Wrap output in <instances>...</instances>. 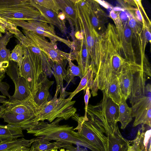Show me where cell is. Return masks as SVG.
Instances as JSON below:
<instances>
[{
	"label": "cell",
	"instance_id": "obj_1",
	"mask_svg": "<svg viewBox=\"0 0 151 151\" xmlns=\"http://www.w3.org/2000/svg\"><path fill=\"white\" fill-rule=\"evenodd\" d=\"M100 61L98 70L89 88L93 96L104 90L125 69L137 63L130 61L125 55L118 37L104 36L99 44Z\"/></svg>",
	"mask_w": 151,
	"mask_h": 151
},
{
	"label": "cell",
	"instance_id": "obj_2",
	"mask_svg": "<svg viewBox=\"0 0 151 151\" xmlns=\"http://www.w3.org/2000/svg\"><path fill=\"white\" fill-rule=\"evenodd\" d=\"M147 76L143 69L134 75L129 97L132 105V116L135 118L134 127L143 124L151 127V85L150 83L145 84Z\"/></svg>",
	"mask_w": 151,
	"mask_h": 151
},
{
	"label": "cell",
	"instance_id": "obj_3",
	"mask_svg": "<svg viewBox=\"0 0 151 151\" xmlns=\"http://www.w3.org/2000/svg\"><path fill=\"white\" fill-rule=\"evenodd\" d=\"M73 1L77 12L80 30L83 35L90 57V67L94 77L99 63V40L101 35L96 31L91 24L87 1Z\"/></svg>",
	"mask_w": 151,
	"mask_h": 151
},
{
	"label": "cell",
	"instance_id": "obj_4",
	"mask_svg": "<svg viewBox=\"0 0 151 151\" xmlns=\"http://www.w3.org/2000/svg\"><path fill=\"white\" fill-rule=\"evenodd\" d=\"M63 119L62 118H57L50 123L39 121L35 126L27 130V132L41 137L49 142L55 140L64 143L78 145L90 150L93 149V146L91 144L75 135L73 127L67 124L59 125L60 122Z\"/></svg>",
	"mask_w": 151,
	"mask_h": 151
},
{
	"label": "cell",
	"instance_id": "obj_5",
	"mask_svg": "<svg viewBox=\"0 0 151 151\" xmlns=\"http://www.w3.org/2000/svg\"><path fill=\"white\" fill-rule=\"evenodd\" d=\"M22 46L24 58L21 65L19 67V73L27 80L32 94L34 96L43 80L50 76V70L40 56Z\"/></svg>",
	"mask_w": 151,
	"mask_h": 151
},
{
	"label": "cell",
	"instance_id": "obj_6",
	"mask_svg": "<svg viewBox=\"0 0 151 151\" xmlns=\"http://www.w3.org/2000/svg\"><path fill=\"white\" fill-rule=\"evenodd\" d=\"M8 31L14 34L22 45L37 47L53 62L60 63L64 60L70 59V53L60 50L58 48L56 43L49 42L44 37L23 29L22 31L24 35L14 25H13Z\"/></svg>",
	"mask_w": 151,
	"mask_h": 151
},
{
	"label": "cell",
	"instance_id": "obj_7",
	"mask_svg": "<svg viewBox=\"0 0 151 151\" xmlns=\"http://www.w3.org/2000/svg\"><path fill=\"white\" fill-rule=\"evenodd\" d=\"M0 17L7 21L36 20L46 22L30 0H0Z\"/></svg>",
	"mask_w": 151,
	"mask_h": 151
},
{
	"label": "cell",
	"instance_id": "obj_8",
	"mask_svg": "<svg viewBox=\"0 0 151 151\" xmlns=\"http://www.w3.org/2000/svg\"><path fill=\"white\" fill-rule=\"evenodd\" d=\"M59 91L56 90L54 97L42 107L38 112L39 121L47 120L50 123L56 118H62L67 120L76 114V108L73 106L76 101L68 98L57 96Z\"/></svg>",
	"mask_w": 151,
	"mask_h": 151
},
{
	"label": "cell",
	"instance_id": "obj_9",
	"mask_svg": "<svg viewBox=\"0 0 151 151\" xmlns=\"http://www.w3.org/2000/svg\"><path fill=\"white\" fill-rule=\"evenodd\" d=\"M17 26L22 27L23 29L31 31L40 36L48 38L50 42L56 43L57 41L61 42L69 47L72 50L73 47V42L62 38L57 35L54 27L51 24L49 25L45 22L36 20H17L9 21Z\"/></svg>",
	"mask_w": 151,
	"mask_h": 151
},
{
	"label": "cell",
	"instance_id": "obj_10",
	"mask_svg": "<svg viewBox=\"0 0 151 151\" xmlns=\"http://www.w3.org/2000/svg\"><path fill=\"white\" fill-rule=\"evenodd\" d=\"M6 73L15 86L14 93L9 98L8 102L22 101L32 95L27 80L20 75L19 66L16 63L10 60Z\"/></svg>",
	"mask_w": 151,
	"mask_h": 151
},
{
	"label": "cell",
	"instance_id": "obj_11",
	"mask_svg": "<svg viewBox=\"0 0 151 151\" xmlns=\"http://www.w3.org/2000/svg\"><path fill=\"white\" fill-rule=\"evenodd\" d=\"M8 125L27 131L35 126L39 121L38 114H14L4 110L0 114Z\"/></svg>",
	"mask_w": 151,
	"mask_h": 151
},
{
	"label": "cell",
	"instance_id": "obj_12",
	"mask_svg": "<svg viewBox=\"0 0 151 151\" xmlns=\"http://www.w3.org/2000/svg\"><path fill=\"white\" fill-rule=\"evenodd\" d=\"M73 48L70 53V60H76L81 68L84 76L90 67L91 59L84 37L80 39H75L73 41Z\"/></svg>",
	"mask_w": 151,
	"mask_h": 151
},
{
	"label": "cell",
	"instance_id": "obj_13",
	"mask_svg": "<svg viewBox=\"0 0 151 151\" xmlns=\"http://www.w3.org/2000/svg\"><path fill=\"white\" fill-rule=\"evenodd\" d=\"M86 1L91 24L96 31L101 35L106 30V24L108 22L107 15L95 0Z\"/></svg>",
	"mask_w": 151,
	"mask_h": 151
},
{
	"label": "cell",
	"instance_id": "obj_14",
	"mask_svg": "<svg viewBox=\"0 0 151 151\" xmlns=\"http://www.w3.org/2000/svg\"><path fill=\"white\" fill-rule=\"evenodd\" d=\"M1 103L5 105L4 111L14 114H38L41 108L35 102L32 95L22 101L9 102L7 101Z\"/></svg>",
	"mask_w": 151,
	"mask_h": 151
},
{
	"label": "cell",
	"instance_id": "obj_15",
	"mask_svg": "<svg viewBox=\"0 0 151 151\" xmlns=\"http://www.w3.org/2000/svg\"><path fill=\"white\" fill-rule=\"evenodd\" d=\"M142 68L148 72L141 64L137 63L124 70L119 77L122 95L125 100L130 95L135 74Z\"/></svg>",
	"mask_w": 151,
	"mask_h": 151
},
{
	"label": "cell",
	"instance_id": "obj_16",
	"mask_svg": "<svg viewBox=\"0 0 151 151\" xmlns=\"http://www.w3.org/2000/svg\"><path fill=\"white\" fill-rule=\"evenodd\" d=\"M142 27L140 35L138 39L137 42L139 50L140 56V64L144 67L150 66L145 55V49L149 42L151 43V26L150 20L145 19L142 15Z\"/></svg>",
	"mask_w": 151,
	"mask_h": 151
},
{
	"label": "cell",
	"instance_id": "obj_17",
	"mask_svg": "<svg viewBox=\"0 0 151 151\" xmlns=\"http://www.w3.org/2000/svg\"><path fill=\"white\" fill-rule=\"evenodd\" d=\"M123 27L122 39L120 42L126 57L131 62L137 63L132 45V30L128 24V18L125 17L120 19Z\"/></svg>",
	"mask_w": 151,
	"mask_h": 151
},
{
	"label": "cell",
	"instance_id": "obj_18",
	"mask_svg": "<svg viewBox=\"0 0 151 151\" xmlns=\"http://www.w3.org/2000/svg\"><path fill=\"white\" fill-rule=\"evenodd\" d=\"M68 62L67 60H64L60 63L53 62L50 60V61L51 67L52 70V74L56 82V90L59 91L60 97L65 98L70 93L65 91V88H64L63 85V80L67 81V70L65 69V67Z\"/></svg>",
	"mask_w": 151,
	"mask_h": 151
},
{
	"label": "cell",
	"instance_id": "obj_19",
	"mask_svg": "<svg viewBox=\"0 0 151 151\" xmlns=\"http://www.w3.org/2000/svg\"><path fill=\"white\" fill-rule=\"evenodd\" d=\"M59 10L65 15L72 28L75 27V33L80 32L79 27L77 13L73 0H55Z\"/></svg>",
	"mask_w": 151,
	"mask_h": 151
},
{
	"label": "cell",
	"instance_id": "obj_20",
	"mask_svg": "<svg viewBox=\"0 0 151 151\" xmlns=\"http://www.w3.org/2000/svg\"><path fill=\"white\" fill-rule=\"evenodd\" d=\"M30 1L31 5L40 12L43 18L47 23L55 25L61 32L66 34L67 28L65 21L60 20L58 17V14L51 9L46 8L36 4L33 0H30Z\"/></svg>",
	"mask_w": 151,
	"mask_h": 151
},
{
	"label": "cell",
	"instance_id": "obj_21",
	"mask_svg": "<svg viewBox=\"0 0 151 151\" xmlns=\"http://www.w3.org/2000/svg\"><path fill=\"white\" fill-rule=\"evenodd\" d=\"M144 125L142 124L134 140L129 141L127 151H147L148 143L151 139V129L145 132Z\"/></svg>",
	"mask_w": 151,
	"mask_h": 151
},
{
	"label": "cell",
	"instance_id": "obj_22",
	"mask_svg": "<svg viewBox=\"0 0 151 151\" xmlns=\"http://www.w3.org/2000/svg\"><path fill=\"white\" fill-rule=\"evenodd\" d=\"M54 83L53 81H50L46 77L42 82L36 94L33 96L35 102L41 107L52 99L49 89Z\"/></svg>",
	"mask_w": 151,
	"mask_h": 151
},
{
	"label": "cell",
	"instance_id": "obj_23",
	"mask_svg": "<svg viewBox=\"0 0 151 151\" xmlns=\"http://www.w3.org/2000/svg\"><path fill=\"white\" fill-rule=\"evenodd\" d=\"M38 137V139L32 144L29 151H58V149L61 147L72 145L59 141L51 143L41 137Z\"/></svg>",
	"mask_w": 151,
	"mask_h": 151
},
{
	"label": "cell",
	"instance_id": "obj_24",
	"mask_svg": "<svg viewBox=\"0 0 151 151\" xmlns=\"http://www.w3.org/2000/svg\"><path fill=\"white\" fill-rule=\"evenodd\" d=\"M14 35L7 31L3 35L0 37V68L6 70L9 65L11 53L6 46Z\"/></svg>",
	"mask_w": 151,
	"mask_h": 151
},
{
	"label": "cell",
	"instance_id": "obj_25",
	"mask_svg": "<svg viewBox=\"0 0 151 151\" xmlns=\"http://www.w3.org/2000/svg\"><path fill=\"white\" fill-rule=\"evenodd\" d=\"M119 107V116L116 120L120 122L121 124V129H124L132 121V109L129 107L124 98L118 104Z\"/></svg>",
	"mask_w": 151,
	"mask_h": 151
},
{
	"label": "cell",
	"instance_id": "obj_26",
	"mask_svg": "<svg viewBox=\"0 0 151 151\" xmlns=\"http://www.w3.org/2000/svg\"><path fill=\"white\" fill-rule=\"evenodd\" d=\"M38 137L26 139L23 137L20 139H11L0 140V151H3L14 147L23 146L29 147Z\"/></svg>",
	"mask_w": 151,
	"mask_h": 151
},
{
	"label": "cell",
	"instance_id": "obj_27",
	"mask_svg": "<svg viewBox=\"0 0 151 151\" xmlns=\"http://www.w3.org/2000/svg\"><path fill=\"white\" fill-rule=\"evenodd\" d=\"M103 90L105 91L108 97L118 105L123 98L121 92L119 77L112 80Z\"/></svg>",
	"mask_w": 151,
	"mask_h": 151
},
{
	"label": "cell",
	"instance_id": "obj_28",
	"mask_svg": "<svg viewBox=\"0 0 151 151\" xmlns=\"http://www.w3.org/2000/svg\"><path fill=\"white\" fill-rule=\"evenodd\" d=\"M24 136L21 129L8 125L0 124V140L17 139Z\"/></svg>",
	"mask_w": 151,
	"mask_h": 151
},
{
	"label": "cell",
	"instance_id": "obj_29",
	"mask_svg": "<svg viewBox=\"0 0 151 151\" xmlns=\"http://www.w3.org/2000/svg\"><path fill=\"white\" fill-rule=\"evenodd\" d=\"M102 91L105 98V109L106 114L108 117L111 120L116 121L119 116L118 105L107 96L104 90Z\"/></svg>",
	"mask_w": 151,
	"mask_h": 151
},
{
	"label": "cell",
	"instance_id": "obj_30",
	"mask_svg": "<svg viewBox=\"0 0 151 151\" xmlns=\"http://www.w3.org/2000/svg\"><path fill=\"white\" fill-rule=\"evenodd\" d=\"M67 60L68 63V66L67 70V78L66 82L68 84L72 81L74 77L78 76L81 79L83 77L81 68L79 66L75 65L69 58Z\"/></svg>",
	"mask_w": 151,
	"mask_h": 151
},
{
	"label": "cell",
	"instance_id": "obj_31",
	"mask_svg": "<svg viewBox=\"0 0 151 151\" xmlns=\"http://www.w3.org/2000/svg\"><path fill=\"white\" fill-rule=\"evenodd\" d=\"M109 16L114 22L118 38L121 42L123 36V27L119 13L113 8L109 12Z\"/></svg>",
	"mask_w": 151,
	"mask_h": 151
},
{
	"label": "cell",
	"instance_id": "obj_32",
	"mask_svg": "<svg viewBox=\"0 0 151 151\" xmlns=\"http://www.w3.org/2000/svg\"><path fill=\"white\" fill-rule=\"evenodd\" d=\"M91 71V69L89 68L86 74L81 79L80 82L76 89L73 92L70 93L68 97L70 99L72 100L76 94L82 90H83L85 91L87 87L89 88Z\"/></svg>",
	"mask_w": 151,
	"mask_h": 151
},
{
	"label": "cell",
	"instance_id": "obj_33",
	"mask_svg": "<svg viewBox=\"0 0 151 151\" xmlns=\"http://www.w3.org/2000/svg\"><path fill=\"white\" fill-rule=\"evenodd\" d=\"M23 46L20 42L17 44L10 54V60L16 63L19 67L21 65L24 58Z\"/></svg>",
	"mask_w": 151,
	"mask_h": 151
},
{
	"label": "cell",
	"instance_id": "obj_34",
	"mask_svg": "<svg viewBox=\"0 0 151 151\" xmlns=\"http://www.w3.org/2000/svg\"><path fill=\"white\" fill-rule=\"evenodd\" d=\"M40 6L51 9L58 14L59 9L55 0H33Z\"/></svg>",
	"mask_w": 151,
	"mask_h": 151
},
{
	"label": "cell",
	"instance_id": "obj_35",
	"mask_svg": "<svg viewBox=\"0 0 151 151\" xmlns=\"http://www.w3.org/2000/svg\"><path fill=\"white\" fill-rule=\"evenodd\" d=\"M9 88V85L6 82L0 81V91L3 96H7L9 98L11 96L8 93Z\"/></svg>",
	"mask_w": 151,
	"mask_h": 151
},
{
	"label": "cell",
	"instance_id": "obj_36",
	"mask_svg": "<svg viewBox=\"0 0 151 151\" xmlns=\"http://www.w3.org/2000/svg\"><path fill=\"white\" fill-rule=\"evenodd\" d=\"M12 23L7 21L0 17V32L4 34Z\"/></svg>",
	"mask_w": 151,
	"mask_h": 151
},
{
	"label": "cell",
	"instance_id": "obj_37",
	"mask_svg": "<svg viewBox=\"0 0 151 151\" xmlns=\"http://www.w3.org/2000/svg\"><path fill=\"white\" fill-rule=\"evenodd\" d=\"M90 89L88 87H87L86 90V93L84 96V99L85 103V114L83 118L86 119L87 117V109L88 106V104L89 99L90 98L91 93L90 91Z\"/></svg>",
	"mask_w": 151,
	"mask_h": 151
},
{
	"label": "cell",
	"instance_id": "obj_38",
	"mask_svg": "<svg viewBox=\"0 0 151 151\" xmlns=\"http://www.w3.org/2000/svg\"><path fill=\"white\" fill-rule=\"evenodd\" d=\"M30 148L23 146L14 147L3 151H29Z\"/></svg>",
	"mask_w": 151,
	"mask_h": 151
},
{
	"label": "cell",
	"instance_id": "obj_39",
	"mask_svg": "<svg viewBox=\"0 0 151 151\" xmlns=\"http://www.w3.org/2000/svg\"><path fill=\"white\" fill-rule=\"evenodd\" d=\"M99 4H101L106 9H112L113 8L109 3L107 2L101 0H95Z\"/></svg>",
	"mask_w": 151,
	"mask_h": 151
},
{
	"label": "cell",
	"instance_id": "obj_40",
	"mask_svg": "<svg viewBox=\"0 0 151 151\" xmlns=\"http://www.w3.org/2000/svg\"><path fill=\"white\" fill-rule=\"evenodd\" d=\"M58 15L59 18L60 20L62 21H65L64 20L65 17L64 14L62 12L59 13Z\"/></svg>",
	"mask_w": 151,
	"mask_h": 151
},
{
	"label": "cell",
	"instance_id": "obj_41",
	"mask_svg": "<svg viewBox=\"0 0 151 151\" xmlns=\"http://www.w3.org/2000/svg\"><path fill=\"white\" fill-rule=\"evenodd\" d=\"M8 100H7V98L6 96H4L3 95H0V103L2 101H7Z\"/></svg>",
	"mask_w": 151,
	"mask_h": 151
},
{
	"label": "cell",
	"instance_id": "obj_42",
	"mask_svg": "<svg viewBox=\"0 0 151 151\" xmlns=\"http://www.w3.org/2000/svg\"><path fill=\"white\" fill-rule=\"evenodd\" d=\"M5 109V105L3 104V105L0 106V114L4 111Z\"/></svg>",
	"mask_w": 151,
	"mask_h": 151
},
{
	"label": "cell",
	"instance_id": "obj_43",
	"mask_svg": "<svg viewBox=\"0 0 151 151\" xmlns=\"http://www.w3.org/2000/svg\"><path fill=\"white\" fill-rule=\"evenodd\" d=\"M78 150H77V151H88L86 148H81L79 147H78Z\"/></svg>",
	"mask_w": 151,
	"mask_h": 151
},
{
	"label": "cell",
	"instance_id": "obj_44",
	"mask_svg": "<svg viewBox=\"0 0 151 151\" xmlns=\"http://www.w3.org/2000/svg\"><path fill=\"white\" fill-rule=\"evenodd\" d=\"M59 151H69L68 150H65L64 149H59Z\"/></svg>",
	"mask_w": 151,
	"mask_h": 151
},
{
	"label": "cell",
	"instance_id": "obj_45",
	"mask_svg": "<svg viewBox=\"0 0 151 151\" xmlns=\"http://www.w3.org/2000/svg\"><path fill=\"white\" fill-rule=\"evenodd\" d=\"M2 35V34H1V33L0 32V37Z\"/></svg>",
	"mask_w": 151,
	"mask_h": 151
}]
</instances>
